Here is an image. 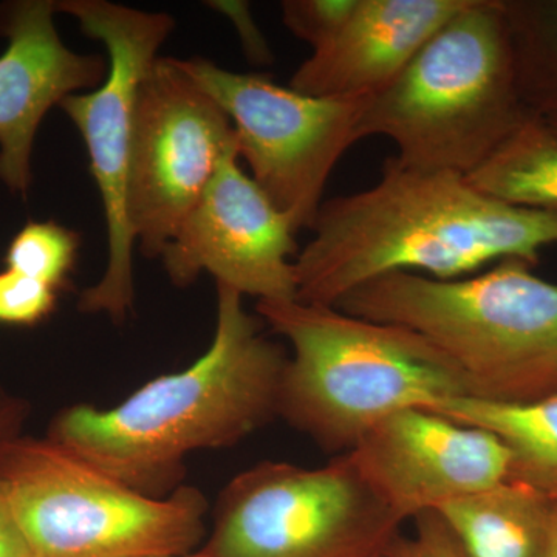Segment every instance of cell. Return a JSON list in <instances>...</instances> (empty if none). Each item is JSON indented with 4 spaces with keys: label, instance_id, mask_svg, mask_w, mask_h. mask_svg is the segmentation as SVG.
Returning a JSON list of instances; mask_svg holds the SVG:
<instances>
[{
    "label": "cell",
    "instance_id": "6da1fadb",
    "mask_svg": "<svg viewBox=\"0 0 557 557\" xmlns=\"http://www.w3.org/2000/svg\"><path fill=\"white\" fill-rule=\"evenodd\" d=\"M313 239L295 259L299 302L335 307L351 289L397 271L458 278L557 244V214L512 207L467 175L384 161L372 188L322 203Z\"/></svg>",
    "mask_w": 557,
    "mask_h": 557
},
{
    "label": "cell",
    "instance_id": "7a4b0ae2",
    "mask_svg": "<svg viewBox=\"0 0 557 557\" xmlns=\"http://www.w3.org/2000/svg\"><path fill=\"white\" fill-rule=\"evenodd\" d=\"M239 292L218 284L211 346L196 362L157 376L120 405L72 406L50 440L110 478L148 496L177 486L183 463L201 449L226 448L278 416L288 355L267 338Z\"/></svg>",
    "mask_w": 557,
    "mask_h": 557
},
{
    "label": "cell",
    "instance_id": "3957f363",
    "mask_svg": "<svg viewBox=\"0 0 557 557\" xmlns=\"http://www.w3.org/2000/svg\"><path fill=\"white\" fill-rule=\"evenodd\" d=\"M256 311L292 347L278 417L335 456L392 413L472 397L460 369L412 330L295 299Z\"/></svg>",
    "mask_w": 557,
    "mask_h": 557
},
{
    "label": "cell",
    "instance_id": "277c9868",
    "mask_svg": "<svg viewBox=\"0 0 557 557\" xmlns=\"http://www.w3.org/2000/svg\"><path fill=\"white\" fill-rule=\"evenodd\" d=\"M335 307L426 338L463 373L469 398L520 405L557 394V284L525 260L446 281L397 271Z\"/></svg>",
    "mask_w": 557,
    "mask_h": 557
},
{
    "label": "cell",
    "instance_id": "5b68a950",
    "mask_svg": "<svg viewBox=\"0 0 557 557\" xmlns=\"http://www.w3.org/2000/svg\"><path fill=\"white\" fill-rule=\"evenodd\" d=\"M531 113L502 0H469L391 86L370 98L359 138L386 137L406 166L469 175Z\"/></svg>",
    "mask_w": 557,
    "mask_h": 557
},
{
    "label": "cell",
    "instance_id": "8992f818",
    "mask_svg": "<svg viewBox=\"0 0 557 557\" xmlns=\"http://www.w3.org/2000/svg\"><path fill=\"white\" fill-rule=\"evenodd\" d=\"M0 493L35 557L188 555L205 536L196 487L148 496L50 438L0 446Z\"/></svg>",
    "mask_w": 557,
    "mask_h": 557
},
{
    "label": "cell",
    "instance_id": "52a82bcc",
    "mask_svg": "<svg viewBox=\"0 0 557 557\" xmlns=\"http://www.w3.org/2000/svg\"><path fill=\"white\" fill-rule=\"evenodd\" d=\"M403 523L348 453L319 468L263 461L222 491L201 552L209 557H376Z\"/></svg>",
    "mask_w": 557,
    "mask_h": 557
},
{
    "label": "cell",
    "instance_id": "ba28073f",
    "mask_svg": "<svg viewBox=\"0 0 557 557\" xmlns=\"http://www.w3.org/2000/svg\"><path fill=\"white\" fill-rule=\"evenodd\" d=\"M58 13L78 21L81 32L100 40L109 72L94 90L70 95L60 108L75 124L100 193L108 228V265L79 296L84 313L124 322L134 310V233L129 222V172L139 84L174 30V17L109 0H60Z\"/></svg>",
    "mask_w": 557,
    "mask_h": 557
},
{
    "label": "cell",
    "instance_id": "9c48e42d",
    "mask_svg": "<svg viewBox=\"0 0 557 557\" xmlns=\"http://www.w3.org/2000/svg\"><path fill=\"white\" fill-rule=\"evenodd\" d=\"M180 62L230 116L260 189L296 231L311 230L330 175L361 139L359 121L372 97H311L205 58Z\"/></svg>",
    "mask_w": 557,
    "mask_h": 557
},
{
    "label": "cell",
    "instance_id": "30bf717a",
    "mask_svg": "<svg viewBox=\"0 0 557 557\" xmlns=\"http://www.w3.org/2000/svg\"><path fill=\"white\" fill-rule=\"evenodd\" d=\"M234 148L225 110L178 58H157L139 84L131 153L129 222L145 258H160Z\"/></svg>",
    "mask_w": 557,
    "mask_h": 557
},
{
    "label": "cell",
    "instance_id": "8fae6325",
    "mask_svg": "<svg viewBox=\"0 0 557 557\" xmlns=\"http://www.w3.org/2000/svg\"><path fill=\"white\" fill-rule=\"evenodd\" d=\"M239 148L219 164L200 199L161 251L172 284L201 273L259 300L296 298L298 244L292 220L239 164Z\"/></svg>",
    "mask_w": 557,
    "mask_h": 557
},
{
    "label": "cell",
    "instance_id": "7c38bea8",
    "mask_svg": "<svg viewBox=\"0 0 557 557\" xmlns=\"http://www.w3.org/2000/svg\"><path fill=\"white\" fill-rule=\"evenodd\" d=\"M348 454L403 522L511 475V453L502 438L432 409L392 413Z\"/></svg>",
    "mask_w": 557,
    "mask_h": 557
},
{
    "label": "cell",
    "instance_id": "4fadbf2b",
    "mask_svg": "<svg viewBox=\"0 0 557 557\" xmlns=\"http://www.w3.org/2000/svg\"><path fill=\"white\" fill-rule=\"evenodd\" d=\"M53 0L0 3V182L27 197L32 156L44 116L70 95L97 89L109 72L108 58L76 53L54 25Z\"/></svg>",
    "mask_w": 557,
    "mask_h": 557
},
{
    "label": "cell",
    "instance_id": "5bb4252c",
    "mask_svg": "<svg viewBox=\"0 0 557 557\" xmlns=\"http://www.w3.org/2000/svg\"><path fill=\"white\" fill-rule=\"evenodd\" d=\"M469 0H358L335 35L289 79L311 97H375Z\"/></svg>",
    "mask_w": 557,
    "mask_h": 557
},
{
    "label": "cell",
    "instance_id": "9a60e30c",
    "mask_svg": "<svg viewBox=\"0 0 557 557\" xmlns=\"http://www.w3.org/2000/svg\"><path fill=\"white\" fill-rule=\"evenodd\" d=\"M556 502L507 480L438 508L465 557H545Z\"/></svg>",
    "mask_w": 557,
    "mask_h": 557
},
{
    "label": "cell",
    "instance_id": "2e32d148",
    "mask_svg": "<svg viewBox=\"0 0 557 557\" xmlns=\"http://www.w3.org/2000/svg\"><path fill=\"white\" fill-rule=\"evenodd\" d=\"M432 410L496 434L511 453L509 480L557 502V394L520 405L453 398Z\"/></svg>",
    "mask_w": 557,
    "mask_h": 557
},
{
    "label": "cell",
    "instance_id": "e0dca14e",
    "mask_svg": "<svg viewBox=\"0 0 557 557\" xmlns=\"http://www.w3.org/2000/svg\"><path fill=\"white\" fill-rule=\"evenodd\" d=\"M467 177L493 199L557 214V131L531 116Z\"/></svg>",
    "mask_w": 557,
    "mask_h": 557
},
{
    "label": "cell",
    "instance_id": "ac0fdd59",
    "mask_svg": "<svg viewBox=\"0 0 557 557\" xmlns=\"http://www.w3.org/2000/svg\"><path fill=\"white\" fill-rule=\"evenodd\" d=\"M523 104L557 119V0H502Z\"/></svg>",
    "mask_w": 557,
    "mask_h": 557
},
{
    "label": "cell",
    "instance_id": "d6986e66",
    "mask_svg": "<svg viewBox=\"0 0 557 557\" xmlns=\"http://www.w3.org/2000/svg\"><path fill=\"white\" fill-rule=\"evenodd\" d=\"M79 234L53 220H32L22 226L7 248V269L61 289L75 270Z\"/></svg>",
    "mask_w": 557,
    "mask_h": 557
},
{
    "label": "cell",
    "instance_id": "ffe728a7",
    "mask_svg": "<svg viewBox=\"0 0 557 557\" xmlns=\"http://www.w3.org/2000/svg\"><path fill=\"white\" fill-rule=\"evenodd\" d=\"M58 292L14 270L0 271V324H39L57 307Z\"/></svg>",
    "mask_w": 557,
    "mask_h": 557
},
{
    "label": "cell",
    "instance_id": "44dd1931",
    "mask_svg": "<svg viewBox=\"0 0 557 557\" xmlns=\"http://www.w3.org/2000/svg\"><path fill=\"white\" fill-rule=\"evenodd\" d=\"M357 5L358 0H285L282 22L296 38L317 49L343 27Z\"/></svg>",
    "mask_w": 557,
    "mask_h": 557
},
{
    "label": "cell",
    "instance_id": "7402d4cb",
    "mask_svg": "<svg viewBox=\"0 0 557 557\" xmlns=\"http://www.w3.org/2000/svg\"><path fill=\"white\" fill-rule=\"evenodd\" d=\"M412 522L413 530L401 531L388 545L386 557H465L437 512H423Z\"/></svg>",
    "mask_w": 557,
    "mask_h": 557
},
{
    "label": "cell",
    "instance_id": "603a6c76",
    "mask_svg": "<svg viewBox=\"0 0 557 557\" xmlns=\"http://www.w3.org/2000/svg\"><path fill=\"white\" fill-rule=\"evenodd\" d=\"M0 557H35L2 493H0Z\"/></svg>",
    "mask_w": 557,
    "mask_h": 557
},
{
    "label": "cell",
    "instance_id": "cb8c5ba5",
    "mask_svg": "<svg viewBox=\"0 0 557 557\" xmlns=\"http://www.w3.org/2000/svg\"><path fill=\"white\" fill-rule=\"evenodd\" d=\"M27 418L24 401L0 387V446L21 437V428Z\"/></svg>",
    "mask_w": 557,
    "mask_h": 557
},
{
    "label": "cell",
    "instance_id": "d4e9b609",
    "mask_svg": "<svg viewBox=\"0 0 557 557\" xmlns=\"http://www.w3.org/2000/svg\"><path fill=\"white\" fill-rule=\"evenodd\" d=\"M545 557H557V502L555 512H553L552 536H549V544Z\"/></svg>",
    "mask_w": 557,
    "mask_h": 557
},
{
    "label": "cell",
    "instance_id": "484cf974",
    "mask_svg": "<svg viewBox=\"0 0 557 557\" xmlns=\"http://www.w3.org/2000/svg\"><path fill=\"white\" fill-rule=\"evenodd\" d=\"M159 557H209V556L207 555V553H203V552H201V549H200V552H199V553L193 552V553H188V555H177V556H159Z\"/></svg>",
    "mask_w": 557,
    "mask_h": 557
},
{
    "label": "cell",
    "instance_id": "4316f807",
    "mask_svg": "<svg viewBox=\"0 0 557 557\" xmlns=\"http://www.w3.org/2000/svg\"><path fill=\"white\" fill-rule=\"evenodd\" d=\"M545 120H547V119H545ZM547 121L557 131V119H548Z\"/></svg>",
    "mask_w": 557,
    "mask_h": 557
},
{
    "label": "cell",
    "instance_id": "83f0119b",
    "mask_svg": "<svg viewBox=\"0 0 557 557\" xmlns=\"http://www.w3.org/2000/svg\"><path fill=\"white\" fill-rule=\"evenodd\" d=\"M376 557H386V553H384V555H381V556H376Z\"/></svg>",
    "mask_w": 557,
    "mask_h": 557
}]
</instances>
